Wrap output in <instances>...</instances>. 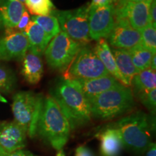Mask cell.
Wrapping results in <instances>:
<instances>
[{"mask_svg": "<svg viewBox=\"0 0 156 156\" xmlns=\"http://www.w3.org/2000/svg\"><path fill=\"white\" fill-rule=\"evenodd\" d=\"M69 123L71 129L85 126L91 119L89 103L75 80H60L51 91Z\"/></svg>", "mask_w": 156, "mask_h": 156, "instance_id": "cell-1", "label": "cell"}, {"mask_svg": "<svg viewBox=\"0 0 156 156\" xmlns=\"http://www.w3.org/2000/svg\"><path fill=\"white\" fill-rule=\"evenodd\" d=\"M108 125L118 131L124 147L132 153L144 154L153 143L155 119L145 113H132Z\"/></svg>", "mask_w": 156, "mask_h": 156, "instance_id": "cell-2", "label": "cell"}, {"mask_svg": "<svg viewBox=\"0 0 156 156\" xmlns=\"http://www.w3.org/2000/svg\"><path fill=\"white\" fill-rule=\"evenodd\" d=\"M71 127L55 100L44 97L37 125L36 134L56 151L63 149L69 139Z\"/></svg>", "mask_w": 156, "mask_h": 156, "instance_id": "cell-3", "label": "cell"}, {"mask_svg": "<svg viewBox=\"0 0 156 156\" xmlns=\"http://www.w3.org/2000/svg\"><path fill=\"white\" fill-rule=\"evenodd\" d=\"M91 117L109 120L126 114L134 106V95L130 87L119 85L87 101Z\"/></svg>", "mask_w": 156, "mask_h": 156, "instance_id": "cell-4", "label": "cell"}, {"mask_svg": "<svg viewBox=\"0 0 156 156\" xmlns=\"http://www.w3.org/2000/svg\"><path fill=\"white\" fill-rule=\"evenodd\" d=\"M44 101V95L41 93L36 94L32 91H20L13 96L12 110L14 121L26 130L31 138L36 135Z\"/></svg>", "mask_w": 156, "mask_h": 156, "instance_id": "cell-5", "label": "cell"}, {"mask_svg": "<svg viewBox=\"0 0 156 156\" xmlns=\"http://www.w3.org/2000/svg\"><path fill=\"white\" fill-rule=\"evenodd\" d=\"M88 5L74 10L53 9L51 14L57 19L62 32L76 41L85 45L91 40L89 35Z\"/></svg>", "mask_w": 156, "mask_h": 156, "instance_id": "cell-6", "label": "cell"}, {"mask_svg": "<svg viewBox=\"0 0 156 156\" xmlns=\"http://www.w3.org/2000/svg\"><path fill=\"white\" fill-rule=\"evenodd\" d=\"M83 46V44L69 38L61 30L48 44L44 51L45 57L51 68L64 71Z\"/></svg>", "mask_w": 156, "mask_h": 156, "instance_id": "cell-7", "label": "cell"}, {"mask_svg": "<svg viewBox=\"0 0 156 156\" xmlns=\"http://www.w3.org/2000/svg\"><path fill=\"white\" fill-rule=\"evenodd\" d=\"M65 70L64 78L69 80H91L109 75L95 51L85 46Z\"/></svg>", "mask_w": 156, "mask_h": 156, "instance_id": "cell-8", "label": "cell"}, {"mask_svg": "<svg viewBox=\"0 0 156 156\" xmlns=\"http://www.w3.org/2000/svg\"><path fill=\"white\" fill-rule=\"evenodd\" d=\"M153 0L140 2L116 3L114 5V17L116 20H126L135 30L141 31L151 23L150 7Z\"/></svg>", "mask_w": 156, "mask_h": 156, "instance_id": "cell-9", "label": "cell"}, {"mask_svg": "<svg viewBox=\"0 0 156 156\" xmlns=\"http://www.w3.org/2000/svg\"><path fill=\"white\" fill-rule=\"evenodd\" d=\"M88 9L90 38L95 41L108 38L115 25L114 4Z\"/></svg>", "mask_w": 156, "mask_h": 156, "instance_id": "cell-10", "label": "cell"}, {"mask_svg": "<svg viewBox=\"0 0 156 156\" xmlns=\"http://www.w3.org/2000/svg\"><path fill=\"white\" fill-rule=\"evenodd\" d=\"M26 35L15 29L5 30V36L0 38V60H23L28 50Z\"/></svg>", "mask_w": 156, "mask_h": 156, "instance_id": "cell-11", "label": "cell"}, {"mask_svg": "<svg viewBox=\"0 0 156 156\" xmlns=\"http://www.w3.org/2000/svg\"><path fill=\"white\" fill-rule=\"evenodd\" d=\"M108 38L113 48L119 49H131L141 44L140 32L132 28L126 20H115L114 27Z\"/></svg>", "mask_w": 156, "mask_h": 156, "instance_id": "cell-12", "label": "cell"}, {"mask_svg": "<svg viewBox=\"0 0 156 156\" xmlns=\"http://www.w3.org/2000/svg\"><path fill=\"white\" fill-rule=\"evenodd\" d=\"M26 130L15 121L0 123V149L9 153L23 149L26 145Z\"/></svg>", "mask_w": 156, "mask_h": 156, "instance_id": "cell-13", "label": "cell"}, {"mask_svg": "<svg viewBox=\"0 0 156 156\" xmlns=\"http://www.w3.org/2000/svg\"><path fill=\"white\" fill-rule=\"evenodd\" d=\"M95 137L100 144L101 156H119L124 148L119 133L108 125L98 132Z\"/></svg>", "mask_w": 156, "mask_h": 156, "instance_id": "cell-14", "label": "cell"}, {"mask_svg": "<svg viewBox=\"0 0 156 156\" xmlns=\"http://www.w3.org/2000/svg\"><path fill=\"white\" fill-rule=\"evenodd\" d=\"M88 101L101 93L118 86L120 83L111 75L91 80H75Z\"/></svg>", "mask_w": 156, "mask_h": 156, "instance_id": "cell-15", "label": "cell"}, {"mask_svg": "<svg viewBox=\"0 0 156 156\" xmlns=\"http://www.w3.org/2000/svg\"><path fill=\"white\" fill-rule=\"evenodd\" d=\"M25 7L18 0H0V28L15 29Z\"/></svg>", "mask_w": 156, "mask_h": 156, "instance_id": "cell-16", "label": "cell"}, {"mask_svg": "<svg viewBox=\"0 0 156 156\" xmlns=\"http://www.w3.org/2000/svg\"><path fill=\"white\" fill-rule=\"evenodd\" d=\"M28 38V51L35 55L41 56L51 39L44 30L34 21H30L23 31Z\"/></svg>", "mask_w": 156, "mask_h": 156, "instance_id": "cell-17", "label": "cell"}, {"mask_svg": "<svg viewBox=\"0 0 156 156\" xmlns=\"http://www.w3.org/2000/svg\"><path fill=\"white\" fill-rule=\"evenodd\" d=\"M22 61L21 74L25 81L30 85L38 83L44 73V65L40 56L35 55L28 50Z\"/></svg>", "mask_w": 156, "mask_h": 156, "instance_id": "cell-18", "label": "cell"}, {"mask_svg": "<svg viewBox=\"0 0 156 156\" xmlns=\"http://www.w3.org/2000/svg\"><path fill=\"white\" fill-rule=\"evenodd\" d=\"M95 52L101 60L105 68H106L109 75L116 78L122 85L125 86L124 81L119 71L116 62H115L114 55H113L112 50L109 48V46L107 43V41L105 38H101L98 41V43L95 46Z\"/></svg>", "mask_w": 156, "mask_h": 156, "instance_id": "cell-19", "label": "cell"}, {"mask_svg": "<svg viewBox=\"0 0 156 156\" xmlns=\"http://www.w3.org/2000/svg\"><path fill=\"white\" fill-rule=\"evenodd\" d=\"M112 54L125 86L130 87L132 78L139 73L133 64L131 56L127 50L119 48H113Z\"/></svg>", "mask_w": 156, "mask_h": 156, "instance_id": "cell-20", "label": "cell"}, {"mask_svg": "<svg viewBox=\"0 0 156 156\" xmlns=\"http://www.w3.org/2000/svg\"><path fill=\"white\" fill-rule=\"evenodd\" d=\"M133 88L132 93L136 96L142 93L148 92L156 87V73L151 69L140 71L134 76L131 82Z\"/></svg>", "mask_w": 156, "mask_h": 156, "instance_id": "cell-21", "label": "cell"}, {"mask_svg": "<svg viewBox=\"0 0 156 156\" xmlns=\"http://www.w3.org/2000/svg\"><path fill=\"white\" fill-rule=\"evenodd\" d=\"M127 51L131 56L134 67L138 72L151 68L152 58L155 54L143 47L141 44Z\"/></svg>", "mask_w": 156, "mask_h": 156, "instance_id": "cell-22", "label": "cell"}, {"mask_svg": "<svg viewBox=\"0 0 156 156\" xmlns=\"http://www.w3.org/2000/svg\"><path fill=\"white\" fill-rule=\"evenodd\" d=\"M32 21L38 24L51 39L55 37L61 31L57 19L52 15L33 16Z\"/></svg>", "mask_w": 156, "mask_h": 156, "instance_id": "cell-23", "label": "cell"}, {"mask_svg": "<svg viewBox=\"0 0 156 156\" xmlns=\"http://www.w3.org/2000/svg\"><path fill=\"white\" fill-rule=\"evenodd\" d=\"M17 85V77L10 68L0 64V93L9 94Z\"/></svg>", "mask_w": 156, "mask_h": 156, "instance_id": "cell-24", "label": "cell"}, {"mask_svg": "<svg viewBox=\"0 0 156 156\" xmlns=\"http://www.w3.org/2000/svg\"><path fill=\"white\" fill-rule=\"evenodd\" d=\"M25 5L29 12L34 16L48 15L54 9L51 0H26Z\"/></svg>", "mask_w": 156, "mask_h": 156, "instance_id": "cell-25", "label": "cell"}, {"mask_svg": "<svg viewBox=\"0 0 156 156\" xmlns=\"http://www.w3.org/2000/svg\"><path fill=\"white\" fill-rule=\"evenodd\" d=\"M141 44L143 47L155 54L156 52V27L148 24L141 32Z\"/></svg>", "mask_w": 156, "mask_h": 156, "instance_id": "cell-26", "label": "cell"}, {"mask_svg": "<svg viewBox=\"0 0 156 156\" xmlns=\"http://www.w3.org/2000/svg\"><path fill=\"white\" fill-rule=\"evenodd\" d=\"M142 104L153 114H155L156 110V88L152 89L148 92L142 93L136 96Z\"/></svg>", "mask_w": 156, "mask_h": 156, "instance_id": "cell-27", "label": "cell"}, {"mask_svg": "<svg viewBox=\"0 0 156 156\" xmlns=\"http://www.w3.org/2000/svg\"><path fill=\"white\" fill-rule=\"evenodd\" d=\"M29 22H30V15H29L28 12L25 10L20 20L19 23L17 24L16 28H15V30L18 31H22L23 32L24 30V29L27 27V25H28Z\"/></svg>", "mask_w": 156, "mask_h": 156, "instance_id": "cell-28", "label": "cell"}, {"mask_svg": "<svg viewBox=\"0 0 156 156\" xmlns=\"http://www.w3.org/2000/svg\"><path fill=\"white\" fill-rule=\"evenodd\" d=\"M75 156H95L93 152L85 145H80L75 149Z\"/></svg>", "mask_w": 156, "mask_h": 156, "instance_id": "cell-29", "label": "cell"}, {"mask_svg": "<svg viewBox=\"0 0 156 156\" xmlns=\"http://www.w3.org/2000/svg\"><path fill=\"white\" fill-rule=\"evenodd\" d=\"M1 156H37V155H36L33 153H31L30 151H27V150L20 149V150H17V151H15L14 152H12V153H5Z\"/></svg>", "mask_w": 156, "mask_h": 156, "instance_id": "cell-30", "label": "cell"}, {"mask_svg": "<svg viewBox=\"0 0 156 156\" xmlns=\"http://www.w3.org/2000/svg\"><path fill=\"white\" fill-rule=\"evenodd\" d=\"M113 2H114V0H92L88 5V7L93 8V7H103V6L111 5V4H113Z\"/></svg>", "mask_w": 156, "mask_h": 156, "instance_id": "cell-31", "label": "cell"}, {"mask_svg": "<svg viewBox=\"0 0 156 156\" xmlns=\"http://www.w3.org/2000/svg\"><path fill=\"white\" fill-rule=\"evenodd\" d=\"M150 19L151 23L153 26L156 27V2L155 0H153L151 2V7H150Z\"/></svg>", "mask_w": 156, "mask_h": 156, "instance_id": "cell-32", "label": "cell"}, {"mask_svg": "<svg viewBox=\"0 0 156 156\" xmlns=\"http://www.w3.org/2000/svg\"><path fill=\"white\" fill-rule=\"evenodd\" d=\"M145 156H156V145L155 143H152L151 145L148 147L145 153Z\"/></svg>", "mask_w": 156, "mask_h": 156, "instance_id": "cell-33", "label": "cell"}, {"mask_svg": "<svg viewBox=\"0 0 156 156\" xmlns=\"http://www.w3.org/2000/svg\"><path fill=\"white\" fill-rule=\"evenodd\" d=\"M146 1V0H118L116 2L115 4L116 3H126V2H140Z\"/></svg>", "mask_w": 156, "mask_h": 156, "instance_id": "cell-34", "label": "cell"}, {"mask_svg": "<svg viewBox=\"0 0 156 156\" xmlns=\"http://www.w3.org/2000/svg\"><path fill=\"white\" fill-rule=\"evenodd\" d=\"M150 69L154 70L155 71L156 69V55H153V58H152V61H151V68Z\"/></svg>", "mask_w": 156, "mask_h": 156, "instance_id": "cell-35", "label": "cell"}, {"mask_svg": "<svg viewBox=\"0 0 156 156\" xmlns=\"http://www.w3.org/2000/svg\"><path fill=\"white\" fill-rule=\"evenodd\" d=\"M56 156H66V154L64 153V150L61 149L59 151H57V153L56 154Z\"/></svg>", "mask_w": 156, "mask_h": 156, "instance_id": "cell-36", "label": "cell"}, {"mask_svg": "<svg viewBox=\"0 0 156 156\" xmlns=\"http://www.w3.org/2000/svg\"><path fill=\"white\" fill-rule=\"evenodd\" d=\"M0 102H2V103H7V101L4 98L2 95L1 93H0Z\"/></svg>", "mask_w": 156, "mask_h": 156, "instance_id": "cell-37", "label": "cell"}, {"mask_svg": "<svg viewBox=\"0 0 156 156\" xmlns=\"http://www.w3.org/2000/svg\"><path fill=\"white\" fill-rule=\"evenodd\" d=\"M18 1H19V2H20L21 3H23V5H24L25 2V1H26V0H18Z\"/></svg>", "mask_w": 156, "mask_h": 156, "instance_id": "cell-38", "label": "cell"}, {"mask_svg": "<svg viewBox=\"0 0 156 156\" xmlns=\"http://www.w3.org/2000/svg\"><path fill=\"white\" fill-rule=\"evenodd\" d=\"M3 154H5V153H4L3 152H2V150L0 149V156H1V155H2Z\"/></svg>", "mask_w": 156, "mask_h": 156, "instance_id": "cell-39", "label": "cell"}, {"mask_svg": "<svg viewBox=\"0 0 156 156\" xmlns=\"http://www.w3.org/2000/svg\"><path fill=\"white\" fill-rule=\"evenodd\" d=\"M118 1V0H114V2H117Z\"/></svg>", "mask_w": 156, "mask_h": 156, "instance_id": "cell-40", "label": "cell"}, {"mask_svg": "<svg viewBox=\"0 0 156 156\" xmlns=\"http://www.w3.org/2000/svg\"><path fill=\"white\" fill-rule=\"evenodd\" d=\"M8 1H15V0H8Z\"/></svg>", "mask_w": 156, "mask_h": 156, "instance_id": "cell-41", "label": "cell"}]
</instances>
